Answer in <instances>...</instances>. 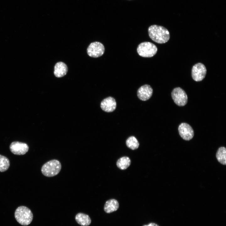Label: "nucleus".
<instances>
[{
  "mask_svg": "<svg viewBox=\"0 0 226 226\" xmlns=\"http://www.w3.org/2000/svg\"><path fill=\"white\" fill-rule=\"evenodd\" d=\"M105 48L101 43L95 41L91 43L87 48L88 55L92 57L97 58L102 56L104 53Z\"/></svg>",
  "mask_w": 226,
  "mask_h": 226,
  "instance_id": "nucleus-6",
  "label": "nucleus"
},
{
  "mask_svg": "<svg viewBox=\"0 0 226 226\" xmlns=\"http://www.w3.org/2000/svg\"><path fill=\"white\" fill-rule=\"evenodd\" d=\"M148 31L150 38L157 43H164L170 39L169 32L163 26L157 25H152L149 27Z\"/></svg>",
  "mask_w": 226,
  "mask_h": 226,
  "instance_id": "nucleus-1",
  "label": "nucleus"
},
{
  "mask_svg": "<svg viewBox=\"0 0 226 226\" xmlns=\"http://www.w3.org/2000/svg\"><path fill=\"white\" fill-rule=\"evenodd\" d=\"M9 148L11 152L17 155L25 154L28 151L29 146L26 143L19 142H13L10 144Z\"/></svg>",
  "mask_w": 226,
  "mask_h": 226,
  "instance_id": "nucleus-9",
  "label": "nucleus"
},
{
  "mask_svg": "<svg viewBox=\"0 0 226 226\" xmlns=\"http://www.w3.org/2000/svg\"><path fill=\"white\" fill-rule=\"evenodd\" d=\"M216 157L218 161L221 164H226V149L224 147L219 148L216 153Z\"/></svg>",
  "mask_w": 226,
  "mask_h": 226,
  "instance_id": "nucleus-16",
  "label": "nucleus"
},
{
  "mask_svg": "<svg viewBox=\"0 0 226 226\" xmlns=\"http://www.w3.org/2000/svg\"><path fill=\"white\" fill-rule=\"evenodd\" d=\"M10 166L8 159L6 157L0 154V172H3L7 170Z\"/></svg>",
  "mask_w": 226,
  "mask_h": 226,
  "instance_id": "nucleus-18",
  "label": "nucleus"
},
{
  "mask_svg": "<svg viewBox=\"0 0 226 226\" xmlns=\"http://www.w3.org/2000/svg\"><path fill=\"white\" fill-rule=\"evenodd\" d=\"M179 134L184 140L189 141L194 136V131L191 126L186 123H182L178 128Z\"/></svg>",
  "mask_w": 226,
  "mask_h": 226,
  "instance_id": "nucleus-8",
  "label": "nucleus"
},
{
  "mask_svg": "<svg viewBox=\"0 0 226 226\" xmlns=\"http://www.w3.org/2000/svg\"><path fill=\"white\" fill-rule=\"evenodd\" d=\"M116 103L115 99L112 97H109L103 100L100 103L101 109L104 111L110 112L116 109Z\"/></svg>",
  "mask_w": 226,
  "mask_h": 226,
  "instance_id": "nucleus-11",
  "label": "nucleus"
},
{
  "mask_svg": "<svg viewBox=\"0 0 226 226\" xmlns=\"http://www.w3.org/2000/svg\"><path fill=\"white\" fill-rule=\"evenodd\" d=\"M157 50V47L153 43L149 42H144L138 45L137 51L141 56L151 57L156 53Z\"/></svg>",
  "mask_w": 226,
  "mask_h": 226,
  "instance_id": "nucleus-4",
  "label": "nucleus"
},
{
  "mask_svg": "<svg viewBox=\"0 0 226 226\" xmlns=\"http://www.w3.org/2000/svg\"><path fill=\"white\" fill-rule=\"evenodd\" d=\"M207 69L205 65L201 63H198L192 67L191 75L193 79L196 81H202L205 77Z\"/></svg>",
  "mask_w": 226,
  "mask_h": 226,
  "instance_id": "nucleus-7",
  "label": "nucleus"
},
{
  "mask_svg": "<svg viewBox=\"0 0 226 226\" xmlns=\"http://www.w3.org/2000/svg\"><path fill=\"white\" fill-rule=\"evenodd\" d=\"M153 93V90L151 87L149 85L145 84L138 89L137 94L140 100L146 101L151 97Z\"/></svg>",
  "mask_w": 226,
  "mask_h": 226,
  "instance_id": "nucleus-10",
  "label": "nucleus"
},
{
  "mask_svg": "<svg viewBox=\"0 0 226 226\" xmlns=\"http://www.w3.org/2000/svg\"><path fill=\"white\" fill-rule=\"evenodd\" d=\"M54 69V74L57 78L64 76L67 73L68 70L66 64L62 62L56 63L55 65Z\"/></svg>",
  "mask_w": 226,
  "mask_h": 226,
  "instance_id": "nucleus-12",
  "label": "nucleus"
},
{
  "mask_svg": "<svg viewBox=\"0 0 226 226\" xmlns=\"http://www.w3.org/2000/svg\"><path fill=\"white\" fill-rule=\"evenodd\" d=\"M75 220L78 223L83 226H88L91 223V220L89 216L82 213H79L76 215Z\"/></svg>",
  "mask_w": 226,
  "mask_h": 226,
  "instance_id": "nucleus-14",
  "label": "nucleus"
},
{
  "mask_svg": "<svg viewBox=\"0 0 226 226\" xmlns=\"http://www.w3.org/2000/svg\"><path fill=\"white\" fill-rule=\"evenodd\" d=\"M119 206V202L116 200L111 199L106 201L104 209L105 213H110L117 210Z\"/></svg>",
  "mask_w": 226,
  "mask_h": 226,
  "instance_id": "nucleus-13",
  "label": "nucleus"
},
{
  "mask_svg": "<svg viewBox=\"0 0 226 226\" xmlns=\"http://www.w3.org/2000/svg\"><path fill=\"white\" fill-rule=\"evenodd\" d=\"M131 160L128 157L124 156L119 158L117 161V167L121 170H125L130 165Z\"/></svg>",
  "mask_w": 226,
  "mask_h": 226,
  "instance_id": "nucleus-15",
  "label": "nucleus"
},
{
  "mask_svg": "<svg viewBox=\"0 0 226 226\" xmlns=\"http://www.w3.org/2000/svg\"><path fill=\"white\" fill-rule=\"evenodd\" d=\"M171 97L175 103L179 106H184L188 101V97L185 91L180 87H176L172 90Z\"/></svg>",
  "mask_w": 226,
  "mask_h": 226,
  "instance_id": "nucleus-5",
  "label": "nucleus"
},
{
  "mask_svg": "<svg viewBox=\"0 0 226 226\" xmlns=\"http://www.w3.org/2000/svg\"><path fill=\"white\" fill-rule=\"evenodd\" d=\"M60 162L56 159L50 160L44 164L42 167V174L48 177H51L57 175L61 169Z\"/></svg>",
  "mask_w": 226,
  "mask_h": 226,
  "instance_id": "nucleus-3",
  "label": "nucleus"
},
{
  "mask_svg": "<svg viewBox=\"0 0 226 226\" xmlns=\"http://www.w3.org/2000/svg\"><path fill=\"white\" fill-rule=\"evenodd\" d=\"M143 226H159L157 224L153 223H150L148 225H145Z\"/></svg>",
  "mask_w": 226,
  "mask_h": 226,
  "instance_id": "nucleus-19",
  "label": "nucleus"
},
{
  "mask_svg": "<svg viewBox=\"0 0 226 226\" xmlns=\"http://www.w3.org/2000/svg\"><path fill=\"white\" fill-rule=\"evenodd\" d=\"M126 144L127 147L133 150L137 149L139 145L138 140L133 136H130L126 139Z\"/></svg>",
  "mask_w": 226,
  "mask_h": 226,
  "instance_id": "nucleus-17",
  "label": "nucleus"
},
{
  "mask_svg": "<svg viewBox=\"0 0 226 226\" xmlns=\"http://www.w3.org/2000/svg\"><path fill=\"white\" fill-rule=\"evenodd\" d=\"M15 217L20 224L27 225L32 222L33 215L31 211L28 208L24 206H20L16 210Z\"/></svg>",
  "mask_w": 226,
  "mask_h": 226,
  "instance_id": "nucleus-2",
  "label": "nucleus"
}]
</instances>
